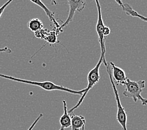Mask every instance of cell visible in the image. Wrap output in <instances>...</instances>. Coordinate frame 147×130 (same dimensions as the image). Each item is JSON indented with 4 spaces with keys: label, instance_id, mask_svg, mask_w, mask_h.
Segmentation results:
<instances>
[{
    "label": "cell",
    "instance_id": "cell-1",
    "mask_svg": "<svg viewBox=\"0 0 147 130\" xmlns=\"http://www.w3.org/2000/svg\"><path fill=\"white\" fill-rule=\"evenodd\" d=\"M0 78L8 79L9 80L14 81V82H18V83H22L28 84V85L36 86L41 88V89L46 91H56V90L61 91H64V92H66V93L76 94V95H80L81 96L84 94V93L85 92V89H83L82 90H73L61 85H57L51 82H34V81L15 78V77L13 76L3 75L1 73H0Z\"/></svg>",
    "mask_w": 147,
    "mask_h": 130
},
{
    "label": "cell",
    "instance_id": "cell-2",
    "mask_svg": "<svg viewBox=\"0 0 147 130\" xmlns=\"http://www.w3.org/2000/svg\"><path fill=\"white\" fill-rule=\"evenodd\" d=\"M145 80H139L136 82L128 78L123 85L125 87L123 95L131 98L135 103L140 101L143 106H145L147 104V99H145L141 95L143 90L145 88Z\"/></svg>",
    "mask_w": 147,
    "mask_h": 130
},
{
    "label": "cell",
    "instance_id": "cell-3",
    "mask_svg": "<svg viewBox=\"0 0 147 130\" xmlns=\"http://www.w3.org/2000/svg\"><path fill=\"white\" fill-rule=\"evenodd\" d=\"M105 53L106 51H103L101 52V55L98 61L97 64L96 66L91 70V71L89 72L88 74V76H87V79H88V86L85 88V92L84 93V94L80 98V99L78 101V103H76V104L74 107H73L71 108L70 110H68V113L69 114L72 113L73 111L75 110L76 108H78L80 105L82 104L83 103V101L85 99V96H86V94H88V93L90 91L91 89H92L95 86L96 84L99 82V81L100 79V66L101 65L103 61V59L105 58Z\"/></svg>",
    "mask_w": 147,
    "mask_h": 130
},
{
    "label": "cell",
    "instance_id": "cell-4",
    "mask_svg": "<svg viewBox=\"0 0 147 130\" xmlns=\"http://www.w3.org/2000/svg\"><path fill=\"white\" fill-rule=\"evenodd\" d=\"M103 63H104L105 66H106L107 71L108 74V76H109L111 86H112V88H113V92H114L115 97V100H116V102H117V120L119 123V124L121 125V128H123V130H127V113H126V112H125V108L121 105V101H120V96H119L118 90L117 88L116 85H115V83L114 82L113 77H112L111 69V68H110V66L109 65V64H108V63H107L105 58L103 59Z\"/></svg>",
    "mask_w": 147,
    "mask_h": 130
},
{
    "label": "cell",
    "instance_id": "cell-5",
    "mask_svg": "<svg viewBox=\"0 0 147 130\" xmlns=\"http://www.w3.org/2000/svg\"><path fill=\"white\" fill-rule=\"evenodd\" d=\"M68 3L69 8L68 16L65 22L60 25V27L58 29L61 31H62V29L63 28L68 26L69 23L72 22L76 11L81 12L85 8L86 0H68Z\"/></svg>",
    "mask_w": 147,
    "mask_h": 130
},
{
    "label": "cell",
    "instance_id": "cell-6",
    "mask_svg": "<svg viewBox=\"0 0 147 130\" xmlns=\"http://www.w3.org/2000/svg\"><path fill=\"white\" fill-rule=\"evenodd\" d=\"M96 3L97 11H98V19L96 25V31L98 36V41L100 44L101 52L106 51L105 48V38L103 34V31L104 28L105 27L103 23V20L102 18V14H101V7L100 4L99 0H94Z\"/></svg>",
    "mask_w": 147,
    "mask_h": 130
},
{
    "label": "cell",
    "instance_id": "cell-7",
    "mask_svg": "<svg viewBox=\"0 0 147 130\" xmlns=\"http://www.w3.org/2000/svg\"><path fill=\"white\" fill-rule=\"evenodd\" d=\"M109 65L111 69V75L113 76V79H115V83H116L117 85L123 86L128 79L124 70L115 65L113 62H110Z\"/></svg>",
    "mask_w": 147,
    "mask_h": 130
},
{
    "label": "cell",
    "instance_id": "cell-8",
    "mask_svg": "<svg viewBox=\"0 0 147 130\" xmlns=\"http://www.w3.org/2000/svg\"><path fill=\"white\" fill-rule=\"evenodd\" d=\"M63 114L59 119V124L61 125L60 129H65L70 127L71 119L70 115L68 113L66 100H63Z\"/></svg>",
    "mask_w": 147,
    "mask_h": 130
},
{
    "label": "cell",
    "instance_id": "cell-9",
    "mask_svg": "<svg viewBox=\"0 0 147 130\" xmlns=\"http://www.w3.org/2000/svg\"><path fill=\"white\" fill-rule=\"evenodd\" d=\"M30 1L32 3H33L34 4H35L36 5L40 6V8L43 10L45 13H46L47 16L48 17V18L50 19V20L51 22H53L54 25L55 26L56 28H57V29L59 28L60 25H59V23L57 22V21L56 20V19L55 18V16H54L55 14L53 12H51L50 10L46 6V5H45L44 3L41 1V0H30Z\"/></svg>",
    "mask_w": 147,
    "mask_h": 130
},
{
    "label": "cell",
    "instance_id": "cell-10",
    "mask_svg": "<svg viewBox=\"0 0 147 130\" xmlns=\"http://www.w3.org/2000/svg\"><path fill=\"white\" fill-rule=\"evenodd\" d=\"M71 119V130H80L83 126H85L86 119L83 116L72 115Z\"/></svg>",
    "mask_w": 147,
    "mask_h": 130
},
{
    "label": "cell",
    "instance_id": "cell-11",
    "mask_svg": "<svg viewBox=\"0 0 147 130\" xmlns=\"http://www.w3.org/2000/svg\"><path fill=\"white\" fill-rule=\"evenodd\" d=\"M27 26L29 30L35 33L36 31L43 29V24L41 21L38 18H33L30 20L27 24Z\"/></svg>",
    "mask_w": 147,
    "mask_h": 130
},
{
    "label": "cell",
    "instance_id": "cell-12",
    "mask_svg": "<svg viewBox=\"0 0 147 130\" xmlns=\"http://www.w3.org/2000/svg\"><path fill=\"white\" fill-rule=\"evenodd\" d=\"M122 9H123V11L125 12V13L127 14V15L131 16L132 17L138 18L143 21V22H145L147 23V18L140 15L138 12L135 11V10L132 8V7L129 5L127 4H127H124L123 8Z\"/></svg>",
    "mask_w": 147,
    "mask_h": 130
},
{
    "label": "cell",
    "instance_id": "cell-13",
    "mask_svg": "<svg viewBox=\"0 0 147 130\" xmlns=\"http://www.w3.org/2000/svg\"><path fill=\"white\" fill-rule=\"evenodd\" d=\"M49 31L48 30L41 29V30H39L34 33V36H35L38 38H41V39H45V38L46 37L47 35L48 34Z\"/></svg>",
    "mask_w": 147,
    "mask_h": 130
},
{
    "label": "cell",
    "instance_id": "cell-14",
    "mask_svg": "<svg viewBox=\"0 0 147 130\" xmlns=\"http://www.w3.org/2000/svg\"><path fill=\"white\" fill-rule=\"evenodd\" d=\"M13 1V0H8V1L6 2L4 5H2L1 7H0V18L1 17L3 12H4L5 9L7 8V6H8Z\"/></svg>",
    "mask_w": 147,
    "mask_h": 130
},
{
    "label": "cell",
    "instance_id": "cell-15",
    "mask_svg": "<svg viewBox=\"0 0 147 130\" xmlns=\"http://www.w3.org/2000/svg\"><path fill=\"white\" fill-rule=\"evenodd\" d=\"M42 117H43V114L41 113V114L37 117V118L35 119V120L34 121V122L33 123L31 124V125L30 126V127L28 129V130H32V129L34 128V126H35L38 123V122L40 120V119H41Z\"/></svg>",
    "mask_w": 147,
    "mask_h": 130
},
{
    "label": "cell",
    "instance_id": "cell-16",
    "mask_svg": "<svg viewBox=\"0 0 147 130\" xmlns=\"http://www.w3.org/2000/svg\"><path fill=\"white\" fill-rule=\"evenodd\" d=\"M110 32H111V30H110L109 27H108V26L105 27L103 29V34L105 36V38L108 36V35L110 34Z\"/></svg>",
    "mask_w": 147,
    "mask_h": 130
},
{
    "label": "cell",
    "instance_id": "cell-17",
    "mask_svg": "<svg viewBox=\"0 0 147 130\" xmlns=\"http://www.w3.org/2000/svg\"><path fill=\"white\" fill-rule=\"evenodd\" d=\"M3 52H5V53H11V49L8 48V47H5V48H0V53H3Z\"/></svg>",
    "mask_w": 147,
    "mask_h": 130
},
{
    "label": "cell",
    "instance_id": "cell-18",
    "mask_svg": "<svg viewBox=\"0 0 147 130\" xmlns=\"http://www.w3.org/2000/svg\"><path fill=\"white\" fill-rule=\"evenodd\" d=\"M114 1L116 2L117 4L120 6V7H121L122 8H123V5H124V4L123 3V2L121 1V0H114Z\"/></svg>",
    "mask_w": 147,
    "mask_h": 130
},
{
    "label": "cell",
    "instance_id": "cell-19",
    "mask_svg": "<svg viewBox=\"0 0 147 130\" xmlns=\"http://www.w3.org/2000/svg\"><path fill=\"white\" fill-rule=\"evenodd\" d=\"M51 5H57L58 3L56 0H51Z\"/></svg>",
    "mask_w": 147,
    "mask_h": 130
},
{
    "label": "cell",
    "instance_id": "cell-20",
    "mask_svg": "<svg viewBox=\"0 0 147 130\" xmlns=\"http://www.w3.org/2000/svg\"><path fill=\"white\" fill-rule=\"evenodd\" d=\"M85 126H83V128H82V130H85Z\"/></svg>",
    "mask_w": 147,
    "mask_h": 130
},
{
    "label": "cell",
    "instance_id": "cell-21",
    "mask_svg": "<svg viewBox=\"0 0 147 130\" xmlns=\"http://www.w3.org/2000/svg\"><path fill=\"white\" fill-rule=\"evenodd\" d=\"M59 130H64V129H59Z\"/></svg>",
    "mask_w": 147,
    "mask_h": 130
}]
</instances>
